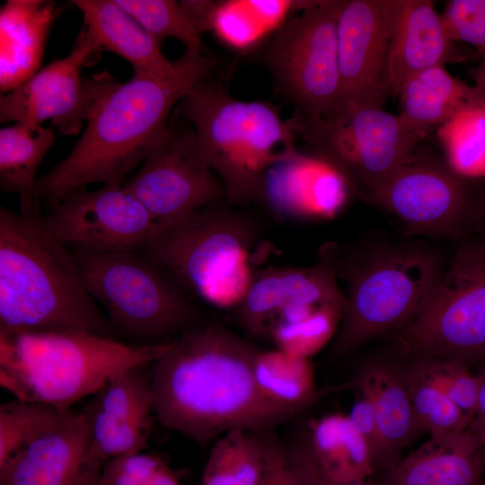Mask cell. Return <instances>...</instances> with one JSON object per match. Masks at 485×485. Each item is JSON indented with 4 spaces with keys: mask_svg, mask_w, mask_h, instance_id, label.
Instances as JSON below:
<instances>
[{
    "mask_svg": "<svg viewBox=\"0 0 485 485\" xmlns=\"http://www.w3.org/2000/svg\"><path fill=\"white\" fill-rule=\"evenodd\" d=\"M482 213H483V216H484L483 217H484V219H485V205H484V207H483ZM481 239L485 242V228H484V234H483V236L481 237Z\"/></svg>",
    "mask_w": 485,
    "mask_h": 485,
    "instance_id": "obj_46",
    "label": "cell"
},
{
    "mask_svg": "<svg viewBox=\"0 0 485 485\" xmlns=\"http://www.w3.org/2000/svg\"><path fill=\"white\" fill-rule=\"evenodd\" d=\"M123 186L155 225L227 202L224 185L201 156L193 127L174 111L141 168Z\"/></svg>",
    "mask_w": 485,
    "mask_h": 485,
    "instance_id": "obj_12",
    "label": "cell"
},
{
    "mask_svg": "<svg viewBox=\"0 0 485 485\" xmlns=\"http://www.w3.org/2000/svg\"><path fill=\"white\" fill-rule=\"evenodd\" d=\"M304 7V0L217 1L210 31L229 48L247 51L282 26L292 11Z\"/></svg>",
    "mask_w": 485,
    "mask_h": 485,
    "instance_id": "obj_29",
    "label": "cell"
},
{
    "mask_svg": "<svg viewBox=\"0 0 485 485\" xmlns=\"http://www.w3.org/2000/svg\"><path fill=\"white\" fill-rule=\"evenodd\" d=\"M55 13V3L45 0H7L1 6L2 95L13 91L40 70Z\"/></svg>",
    "mask_w": 485,
    "mask_h": 485,
    "instance_id": "obj_24",
    "label": "cell"
},
{
    "mask_svg": "<svg viewBox=\"0 0 485 485\" xmlns=\"http://www.w3.org/2000/svg\"><path fill=\"white\" fill-rule=\"evenodd\" d=\"M344 0H321L287 20L265 42L259 60L276 91L295 109L304 125L336 114L340 80L337 24Z\"/></svg>",
    "mask_w": 485,
    "mask_h": 485,
    "instance_id": "obj_9",
    "label": "cell"
},
{
    "mask_svg": "<svg viewBox=\"0 0 485 485\" xmlns=\"http://www.w3.org/2000/svg\"><path fill=\"white\" fill-rule=\"evenodd\" d=\"M440 17L448 38L485 55V0H449Z\"/></svg>",
    "mask_w": 485,
    "mask_h": 485,
    "instance_id": "obj_39",
    "label": "cell"
},
{
    "mask_svg": "<svg viewBox=\"0 0 485 485\" xmlns=\"http://www.w3.org/2000/svg\"><path fill=\"white\" fill-rule=\"evenodd\" d=\"M343 311V308L337 306H322L301 321L292 323L274 322L268 336L277 348L308 358L334 334Z\"/></svg>",
    "mask_w": 485,
    "mask_h": 485,
    "instance_id": "obj_36",
    "label": "cell"
},
{
    "mask_svg": "<svg viewBox=\"0 0 485 485\" xmlns=\"http://www.w3.org/2000/svg\"><path fill=\"white\" fill-rule=\"evenodd\" d=\"M411 360L432 381L438 384L471 420L475 416L480 393L476 375L459 360L415 357Z\"/></svg>",
    "mask_w": 485,
    "mask_h": 485,
    "instance_id": "obj_37",
    "label": "cell"
},
{
    "mask_svg": "<svg viewBox=\"0 0 485 485\" xmlns=\"http://www.w3.org/2000/svg\"><path fill=\"white\" fill-rule=\"evenodd\" d=\"M260 485H318L305 447L287 449L269 439L266 471Z\"/></svg>",
    "mask_w": 485,
    "mask_h": 485,
    "instance_id": "obj_38",
    "label": "cell"
},
{
    "mask_svg": "<svg viewBox=\"0 0 485 485\" xmlns=\"http://www.w3.org/2000/svg\"><path fill=\"white\" fill-rule=\"evenodd\" d=\"M216 64L211 55L184 51L171 75H134L123 84L110 77L71 152L38 178L37 201L50 210L89 184L122 185L161 138L177 104Z\"/></svg>",
    "mask_w": 485,
    "mask_h": 485,
    "instance_id": "obj_2",
    "label": "cell"
},
{
    "mask_svg": "<svg viewBox=\"0 0 485 485\" xmlns=\"http://www.w3.org/2000/svg\"><path fill=\"white\" fill-rule=\"evenodd\" d=\"M41 223L48 234L70 251H140L155 223L123 185L69 192Z\"/></svg>",
    "mask_w": 485,
    "mask_h": 485,
    "instance_id": "obj_14",
    "label": "cell"
},
{
    "mask_svg": "<svg viewBox=\"0 0 485 485\" xmlns=\"http://www.w3.org/2000/svg\"><path fill=\"white\" fill-rule=\"evenodd\" d=\"M366 199L391 212L410 230L429 235L459 234L480 209L465 178L418 157L390 175Z\"/></svg>",
    "mask_w": 485,
    "mask_h": 485,
    "instance_id": "obj_15",
    "label": "cell"
},
{
    "mask_svg": "<svg viewBox=\"0 0 485 485\" xmlns=\"http://www.w3.org/2000/svg\"><path fill=\"white\" fill-rule=\"evenodd\" d=\"M257 430L232 429L216 439L201 485H260L266 471L269 439Z\"/></svg>",
    "mask_w": 485,
    "mask_h": 485,
    "instance_id": "obj_30",
    "label": "cell"
},
{
    "mask_svg": "<svg viewBox=\"0 0 485 485\" xmlns=\"http://www.w3.org/2000/svg\"><path fill=\"white\" fill-rule=\"evenodd\" d=\"M40 217L0 207V332L85 331L115 338L72 251Z\"/></svg>",
    "mask_w": 485,
    "mask_h": 485,
    "instance_id": "obj_3",
    "label": "cell"
},
{
    "mask_svg": "<svg viewBox=\"0 0 485 485\" xmlns=\"http://www.w3.org/2000/svg\"><path fill=\"white\" fill-rule=\"evenodd\" d=\"M157 42L172 37L185 47L184 51L201 54L205 49L201 34L193 25L181 2L173 0H116Z\"/></svg>",
    "mask_w": 485,
    "mask_h": 485,
    "instance_id": "obj_35",
    "label": "cell"
},
{
    "mask_svg": "<svg viewBox=\"0 0 485 485\" xmlns=\"http://www.w3.org/2000/svg\"><path fill=\"white\" fill-rule=\"evenodd\" d=\"M356 399L348 418L363 436L369 448L372 466L378 454L379 434L374 395L366 378L360 374L356 380Z\"/></svg>",
    "mask_w": 485,
    "mask_h": 485,
    "instance_id": "obj_41",
    "label": "cell"
},
{
    "mask_svg": "<svg viewBox=\"0 0 485 485\" xmlns=\"http://www.w3.org/2000/svg\"><path fill=\"white\" fill-rule=\"evenodd\" d=\"M465 56L447 36L440 13L429 0H392L389 68L392 97L412 75Z\"/></svg>",
    "mask_w": 485,
    "mask_h": 485,
    "instance_id": "obj_21",
    "label": "cell"
},
{
    "mask_svg": "<svg viewBox=\"0 0 485 485\" xmlns=\"http://www.w3.org/2000/svg\"><path fill=\"white\" fill-rule=\"evenodd\" d=\"M172 341L137 345L85 331L0 332V385L16 400L71 410L115 375L152 365Z\"/></svg>",
    "mask_w": 485,
    "mask_h": 485,
    "instance_id": "obj_4",
    "label": "cell"
},
{
    "mask_svg": "<svg viewBox=\"0 0 485 485\" xmlns=\"http://www.w3.org/2000/svg\"><path fill=\"white\" fill-rule=\"evenodd\" d=\"M313 157L338 172L363 198L418 156L424 135L382 106L354 107L315 125L289 121Z\"/></svg>",
    "mask_w": 485,
    "mask_h": 485,
    "instance_id": "obj_11",
    "label": "cell"
},
{
    "mask_svg": "<svg viewBox=\"0 0 485 485\" xmlns=\"http://www.w3.org/2000/svg\"><path fill=\"white\" fill-rule=\"evenodd\" d=\"M84 16L83 27L98 48L112 52L131 64L134 75L163 77L176 71L160 43L116 0H74Z\"/></svg>",
    "mask_w": 485,
    "mask_h": 485,
    "instance_id": "obj_23",
    "label": "cell"
},
{
    "mask_svg": "<svg viewBox=\"0 0 485 485\" xmlns=\"http://www.w3.org/2000/svg\"><path fill=\"white\" fill-rule=\"evenodd\" d=\"M164 460L154 454L140 452L106 461L101 468V485H153Z\"/></svg>",
    "mask_w": 485,
    "mask_h": 485,
    "instance_id": "obj_40",
    "label": "cell"
},
{
    "mask_svg": "<svg viewBox=\"0 0 485 485\" xmlns=\"http://www.w3.org/2000/svg\"><path fill=\"white\" fill-rule=\"evenodd\" d=\"M409 357L459 360L470 367L485 358V242L462 245L420 313L394 332Z\"/></svg>",
    "mask_w": 485,
    "mask_h": 485,
    "instance_id": "obj_10",
    "label": "cell"
},
{
    "mask_svg": "<svg viewBox=\"0 0 485 485\" xmlns=\"http://www.w3.org/2000/svg\"><path fill=\"white\" fill-rule=\"evenodd\" d=\"M481 90L453 76L445 66L423 70L406 80L398 96L399 116L412 130L424 136L438 128Z\"/></svg>",
    "mask_w": 485,
    "mask_h": 485,
    "instance_id": "obj_26",
    "label": "cell"
},
{
    "mask_svg": "<svg viewBox=\"0 0 485 485\" xmlns=\"http://www.w3.org/2000/svg\"><path fill=\"white\" fill-rule=\"evenodd\" d=\"M305 449L316 471L332 481H365L373 475L367 444L348 415L330 414L312 421Z\"/></svg>",
    "mask_w": 485,
    "mask_h": 485,
    "instance_id": "obj_27",
    "label": "cell"
},
{
    "mask_svg": "<svg viewBox=\"0 0 485 485\" xmlns=\"http://www.w3.org/2000/svg\"><path fill=\"white\" fill-rule=\"evenodd\" d=\"M474 85L485 93V55L481 57V63L471 73Z\"/></svg>",
    "mask_w": 485,
    "mask_h": 485,
    "instance_id": "obj_43",
    "label": "cell"
},
{
    "mask_svg": "<svg viewBox=\"0 0 485 485\" xmlns=\"http://www.w3.org/2000/svg\"><path fill=\"white\" fill-rule=\"evenodd\" d=\"M392 0L343 1L337 24L340 92L333 119L354 107H383L392 97Z\"/></svg>",
    "mask_w": 485,
    "mask_h": 485,
    "instance_id": "obj_16",
    "label": "cell"
},
{
    "mask_svg": "<svg viewBox=\"0 0 485 485\" xmlns=\"http://www.w3.org/2000/svg\"><path fill=\"white\" fill-rule=\"evenodd\" d=\"M347 186L329 165L297 152L267 169L257 204L281 221L331 217L344 204Z\"/></svg>",
    "mask_w": 485,
    "mask_h": 485,
    "instance_id": "obj_20",
    "label": "cell"
},
{
    "mask_svg": "<svg viewBox=\"0 0 485 485\" xmlns=\"http://www.w3.org/2000/svg\"><path fill=\"white\" fill-rule=\"evenodd\" d=\"M72 410L14 399L0 406V466L26 445L65 419Z\"/></svg>",
    "mask_w": 485,
    "mask_h": 485,
    "instance_id": "obj_34",
    "label": "cell"
},
{
    "mask_svg": "<svg viewBox=\"0 0 485 485\" xmlns=\"http://www.w3.org/2000/svg\"><path fill=\"white\" fill-rule=\"evenodd\" d=\"M262 236L259 217L225 202L155 225L139 252L190 298L232 311L256 271L251 256Z\"/></svg>",
    "mask_w": 485,
    "mask_h": 485,
    "instance_id": "obj_5",
    "label": "cell"
},
{
    "mask_svg": "<svg viewBox=\"0 0 485 485\" xmlns=\"http://www.w3.org/2000/svg\"><path fill=\"white\" fill-rule=\"evenodd\" d=\"M314 470H315V473H316V479H317L318 485H377L376 483H370V482H367L366 481H356V482H336V481H332L327 479L326 477L322 476V474H320L316 471L315 468H314Z\"/></svg>",
    "mask_w": 485,
    "mask_h": 485,
    "instance_id": "obj_44",
    "label": "cell"
},
{
    "mask_svg": "<svg viewBox=\"0 0 485 485\" xmlns=\"http://www.w3.org/2000/svg\"><path fill=\"white\" fill-rule=\"evenodd\" d=\"M332 262L338 277L347 281L344 311L332 343L337 355L410 324L445 270L437 256L421 247H392L365 260Z\"/></svg>",
    "mask_w": 485,
    "mask_h": 485,
    "instance_id": "obj_7",
    "label": "cell"
},
{
    "mask_svg": "<svg viewBox=\"0 0 485 485\" xmlns=\"http://www.w3.org/2000/svg\"><path fill=\"white\" fill-rule=\"evenodd\" d=\"M485 446L468 428L430 437L377 485H482Z\"/></svg>",
    "mask_w": 485,
    "mask_h": 485,
    "instance_id": "obj_22",
    "label": "cell"
},
{
    "mask_svg": "<svg viewBox=\"0 0 485 485\" xmlns=\"http://www.w3.org/2000/svg\"><path fill=\"white\" fill-rule=\"evenodd\" d=\"M89 404L71 411L0 466V485H101L102 463L90 454Z\"/></svg>",
    "mask_w": 485,
    "mask_h": 485,
    "instance_id": "obj_17",
    "label": "cell"
},
{
    "mask_svg": "<svg viewBox=\"0 0 485 485\" xmlns=\"http://www.w3.org/2000/svg\"><path fill=\"white\" fill-rule=\"evenodd\" d=\"M142 368L115 375L89 402L90 454L100 463L148 448L154 411L150 377Z\"/></svg>",
    "mask_w": 485,
    "mask_h": 485,
    "instance_id": "obj_18",
    "label": "cell"
},
{
    "mask_svg": "<svg viewBox=\"0 0 485 485\" xmlns=\"http://www.w3.org/2000/svg\"><path fill=\"white\" fill-rule=\"evenodd\" d=\"M361 374L368 381L375 404L379 450L373 474L388 472L402 450L423 431L418 422L401 367L372 364Z\"/></svg>",
    "mask_w": 485,
    "mask_h": 485,
    "instance_id": "obj_25",
    "label": "cell"
},
{
    "mask_svg": "<svg viewBox=\"0 0 485 485\" xmlns=\"http://www.w3.org/2000/svg\"><path fill=\"white\" fill-rule=\"evenodd\" d=\"M331 260L304 268L256 270L244 295L231 311L238 324L252 335H268L275 316L293 305L345 306Z\"/></svg>",
    "mask_w": 485,
    "mask_h": 485,
    "instance_id": "obj_19",
    "label": "cell"
},
{
    "mask_svg": "<svg viewBox=\"0 0 485 485\" xmlns=\"http://www.w3.org/2000/svg\"><path fill=\"white\" fill-rule=\"evenodd\" d=\"M474 366L476 370L473 373L479 379L480 393L477 410L469 429L485 446V358Z\"/></svg>",
    "mask_w": 485,
    "mask_h": 485,
    "instance_id": "obj_42",
    "label": "cell"
},
{
    "mask_svg": "<svg viewBox=\"0 0 485 485\" xmlns=\"http://www.w3.org/2000/svg\"><path fill=\"white\" fill-rule=\"evenodd\" d=\"M418 422L430 437L468 429L471 420L445 391L411 360L401 367Z\"/></svg>",
    "mask_w": 485,
    "mask_h": 485,
    "instance_id": "obj_33",
    "label": "cell"
},
{
    "mask_svg": "<svg viewBox=\"0 0 485 485\" xmlns=\"http://www.w3.org/2000/svg\"><path fill=\"white\" fill-rule=\"evenodd\" d=\"M71 251L114 332L133 344L170 342L200 322L190 297L139 251Z\"/></svg>",
    "mask_w": 485,
    "mask_h": 485,
    "instance_id": "obj_8",
    "label": "cell"
},
{
    "mask_svg": "<svg viewBox=\"0 0 485 485\" xmlns=\"http://www.w3.org/2000/svg\"><path fill=\"white\" fill-rule=\"evenodd\" d=\"M55 142L51 128L14 123L0 130V187L20 199V212L40 214L34 195L37 172Z\"/></svg>",
    "mask_w": 485,
    "mask_h": 485,
    "instance_id": "obj_28",
    "label": "cell"
},
{
    "mask_svg": "<svg viewBox=\"0 0 485 485\" xmlns=\"http://www.w3.org/2000/svg\"><path fill=\"white\" fill-rule=\"evenodd\" d=\"M258 351L218 322L186 330L152 364L154 418L200 445L232 429L263 430L291 419L299 411L267 399L255 382Z\"/></svg>",
    "mask_w": 485,
    "mask_h": 485,
    "instance_id": "obj_1",
    "label": "cell"
},
{
    "mask_svg": "<svg viewBox=\"0 0 485 485\" xmlns=\"http://www.w3.org/2000/svg\"><path fill=\"white\" fill-rule=\"evenodd\" d=\"M450 169L463 178L485 176V93L458 110L436 129Z\"/></svg>",
    "mask_w": 485,
    "mask_h": 485,
    "instance_id": "obj_32",
    "label": "cell"
},
{
    "mask_svg": "<svg viewBox=\"0 0 485 485\" xmlns=\"http://www.w3.org/2000/svg\"><path fill=\"white\" fill-rule=\"evenodd\" d=\"M482 485H485V452H484V463H483V479Z\"/></svg>",
    "mask_w": 485,
    "mask_h": 485,
    "instance_id": "obj_45",
    "label": "cell"
},
{
    "mask_svg": "<svg viewBox=\"0 0 485 485\" xmlns=\"http://www.w3.org/2000/svg\"><path fill=\"white\" fill-rule=\"evenodd\" d=\"M253 375L262 394L282 407L300 412L314 399L313 373L308 358L277 348L259 350Z\"/></svg>",
    "mask_w": 485,
    "mask_h": 485,
    "instance_id": "obj_31",
    "label": "cell"
},
{
    "mask_svg": "<svg viewBox=\"0 0 485 485\" xmlns=\"http://www.w3.org/2000/svg\"><path fill=\"white\" fill-rule=\"evenodd\" d=\"M101 50L82 28L70 53L40 69L0 99V121L26 125L51 124L64 135L85 126L101 92L110 79L102 74L83 78L84 67L97 61Z\"/></svg>",
    "mask_w": 485,
    "mask_h": 485,
    "instance_id": "obj_13",
    "label": "cell"
},
{
    "mask_svg": "<svg viewBox=\"0 0 485 485\" xmlns=\"http://www.w3.org/2000/svg\"><path fill=\"white\" fill-rule=\"evenodd\" d=\"M209 76L173 111L193 127L201 156L224 185L227 203L245 208L258 203L267 169L298 152L296 136L277 106L237 100Z\"/></svg>",
    "mask_w": 485,
    "mask_h": 485,
    "instance_id": "obj_6",
    "label": "cell"
}]
</instances>
